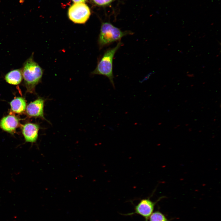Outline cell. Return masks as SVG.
I'll return each instance as SVG.
<instances>
[{
  "instance_id": "obj_13",
  "label": "cell",
  "mask_w": 221,
  "mask_h": 221,
  "mask_svg": "<svg viewBox=\"0 0 221 221\" xmlns=\"http://www.w3.org/2000/svg\"><path fill=\"white\" fill-rule=\"evenodd\" d=\"M73 2L77 3H81L82 2H85L86 0H72Z\"/></svg>"
},
{
  "instance_id": "obj_4",
  "label": "cell",
  "mask_w": 221,
  "mask_h": 221,
  "mask_svg": "<svg viewBox=\"0 0 221 221\" xmlns=\"http://www.w3.org/2000/svg\"><path fill=\"white\" fill-rule=\"evenodd\" d=\"M91 14L90 10L86 4L76 3L69 8L68 15L69 19L77 24H84L89 19Z\"/></svg>"
},
{
  "instance_id": "obj_5",
  "label": "cell",
  "mask_w": 221,
  "mask_h": 221,
  "mask_svg": "<svg viewBox=\"0 0 221 221\" xmlns=\"http://www.w3.org/2000/svg\"><path fill=\"white\" fill-rule=\"evenodd\" d=\"M163 197H160L155 202L152 201L149 198L143 199L135 206L134 211L127 214V215H131L135 214H138L143 216L145 219V221H148L150 216L153 213L155 204Z\"/></svg>"
},
{
  "instance_id": "obj_12",
  "label": "cell",
  "mask_w": 221,
  "mask_h": 221,
  "mask_svg": "<svg viewBox=\"0 0 221 221\" xmlns=\"http://www.w3.org/2000/svg\"><path fill=\"white\" fill-rule=\"evenodd\" d=\"M96 4L100 5H106L110 3L114 0H93Z\"/></svg>"
},
{
  "instance_id": "obj_9",
  "label": "cell",
  "mask_w": 221,
  "mask_h": 221,
  "mask_svg": "<svg viewBox=\"0 0 221 221\" xmlns=\"http://www.w3.org/2000/svg\"><path fill=\"white\" fill-rule=\"evenodd\" d=\"M22 72L20 69H15L8 73L5 76L6 81L9 84L17 85L21 83L22 79Z\"/></svg>"
},
{
  "instance_id": "obj_1",
  "label": "cell",
  "mask_w": 221,
  "mask_h": 221,
  "mask_svg": "<svg viewBox=\"0 0 221 221\" xmlns=\"http://www.w3.org/2000/svg\"><path fill=\"white\" fill-rule=\"evenodd\" d=\"M22 72L27 92L35 94V87L41 81L43 71L34 60L33 56L25 63Z\"/></svg>"
},
{
  "instance_id": "obj_6",
  "label": "cell",
  "mask_w": 221,
  "mask_h": 221,
  "mask_svg": "<svg viewBox=\"0 0 221 221\" xmlns=\"http://www.w3.org/2000/svg\"><path fill=\"white\" fill-rule=\"evenodd\" d=\"M46 100L44 98L39 97L29 103L25 109L27 115L30 117L41 118L49 123L44 116V108Z\"/></svg>"
},
{
  "instance_id": "obj_10",
  "label": "cell",
  "mask_w": 221,
  "mask_h": 221,
  "mask_svg": "<svg viewBox=\"0 0 221 221\" xmlns=\"http://www.w3.org/2000/svg\"><path fill=\"white\" fill-rule=\"evenodd\" d=\"M10 105L12 111L17 114L23 112L26 108L25 100L21 97L14 98L10 102Z\"/></svg>"
},
{
  "instance_id": "obj_7",
  "label": "cell",
  "mask_w": 221,
  "mask_h": 221,
  "mask_svg": "<svg viewBox=\"0 0 221 221\" xmlns=\"http://www.w3.org/2000/svg\"><path fill=\"white\" fill-rule=\"evenodd\" d=\"M40 129L39 125L37 123L29 122L24 124L22 128V132L25 141L31 143L36 142Z\"/></svg>"
},
{
  "instance_id": "obj_2",
  "label": "cell",
  "mask_w": 221,
  "mask_h": 221,
  "mask_svg": "<svg viewBox=\"0 0 221 221\" xmlns=\"http://www.w3.org/2000/svg\"><path fill=\"white\" fill-rule=\"evenodd\" d=\"M122 45V43L120 41L115 47L107 49L98 61L96 68L92 72L93 75H103L107 77L114 88L115 87L113 70V58Z\"/></svg>"
},
{
  "instance_id": "obj_8",
  "label": "cell",
  "mask_w": 221,
  "mask_h": 221,
  "mask_svg": "<svg viewBox=\"0 0 221 221\" xmlns=\"http://www.w3.org/2000/svg\"><path fill=\"white\" fill-rule=\"evenodd\" d=\"M19 123L18 118L13 115H8L3 117L0 121V127L8 133H14Z\"/></svg>"
},
{
  "instance_id": "obj_11",
  "label": "cell",
  "mask_w": 221,
  "mask_h": 221,
  "mask_svg": "<svg viewBox=\"0 0 221 221\" xmlns=\"http://www.w3.org/2000/svg\"><path fill=\"white\" fill-rule=\"evenodd\" d=\"M149 218V221H169L165 215L158 211L153 213Z\"/></svg>"
},
{
  "instance_id": "obj_3",
  "label": "cell",
  "mask_w": 221,
  "mask_h": 221,
  "mask_svg": "<svg viewBox=\"0 0 221 221\" xmlns=\"http://www.w3.org/2000/svg\"><path fill=\"white\" fill-rule=\"evenodd\" d=\"M130 31H122L109 22H103L101 25L98 39L99 49L117 41H120L125 36L132 34Z\"/></svg>"
}]
</instances>
